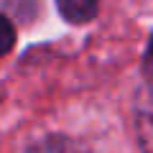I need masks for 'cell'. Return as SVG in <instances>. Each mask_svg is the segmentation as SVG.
I'll return each mask as SVG.
<instances>
[{"label": "cell", "instance_id": "obj_2", "mask_svg": "<svg viewBox=\"0 0 153 153\" xmlns=\"http://www.w3.org/2000/svg\"><path fill=\"white\" fill-rule=\"evenodd\" d=\"M56 5L69 23H89L100 10V0H56Z\"/></svg>", "mask_w": 153, "mask_h": 153}, {"label": "cell", "instance_id": "obj_5", "mask_svg": "<svg viewBox=\"0 0 153 153\" xmlns=\"http://www.w3.org/2000/svg\"><path fill=\"white\" fill-rule=\"evenodd\" d=\"M143 79H146V87H153V38L143 54Z\"/></svg>", "mask_w": 153, "mask_h": 153}, {"label": "cell", "instance_id": "obj_3", "mask_svg": "<svg viewBox=\"0 0 153 153\" xmlns=\"http://www.w3.org/2000/svg\"><path fill=\"white\" fill-rule=\"evenodd\" d=\"M31 153H84L82 148L71 146L69 140L64 138H54V140H46V143H38Z\"/></svg>", "mask_w": 153, "mask_h": 153}, {"label": "cell", "instance_id": "obj_4", "mask_svg": "<svg viewBox=\"0 0 153 153\" xmlns=\"http://www.w3.org/2000/svg\"><path fill=\"white\" fill-rule=\"evenodd\" d=\"M16 44V31L5 16H0V56H5Z\"/></svg>", "mask_w": 153, "mask_h": 153}, {"label": "cell", "instance_id": "obj_1", "mask_svg": "<svg viewBox=\"0 0 153 153\" xmlns=\"http://www.w3.org/2000/svg\"><path fill=\"white\" fill-rule=\"evenodd\" d=\"M135 130L143 153H153V87H143L135 105Z\"/></svg>", "mask_w": 153, "mask_h": 153}]
</instances>
